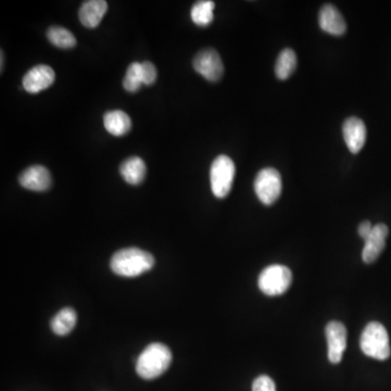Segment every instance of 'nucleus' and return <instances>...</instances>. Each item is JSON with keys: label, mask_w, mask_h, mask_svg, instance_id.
<instances>
[{"label": "nucleus", "mask_w": 391, "mask_h": 391, "mask_svg": "<svg viewBox=\"0 0 391 391\" xmlns=\"http://www.w3.org/2000/svg\"><path fill=\"white\" fill-rule=\"evenodd\" d=\"M172 352L164 344H150L138 356L136 372L144 380H154L170 368Z\"/></svg>", "instance_id": "nucleus-2"}, {"label": "nucleus", "mask_w": 391, "mask_h": 391, "mask_svg": "<svg viewBox=\"0 0 391 391\" xmlns=\"http://www.w3.org/2000/svg\"><path fill=\"white\" fill-rule=\"evenodd\" d=\"M235 172V164L230 157L222 154L212 162L210 182L212 193L217 198H225L230 193L233 186Z\"/></svg>", "instance_id": "nucleus-4"}, {"label": "nucleus", "mask_w": 391, "mask_h": 391, "mask_svg": "<svg viewBox=\"0 0 391 391\" xmlns=\"http://www.w3.org/2000/svg\"><path fill=\"white\" fill-rule=\"evenodd\" d=\"M193 69L210 81L221 79L224 73L223 62L217 50L212 48L203 49L193 58Z\"/></svg>", "instance_id": "nucleus-7"}, {"label": "nucleus", "mask_w": 391, "mask_h": 391, "mask_svg": "<svg viewBox=\"0 0 391 391\" xmlns=\"http://www.w3.org/2000/svg\"><path fill=\"white\" fill-rule=\"evenodd\" d=\"M360 348L366 356L384 361L390 356L388 332L382 324L370 322L366 326L360 338Z\"/></svg>", "instance_id": "nucleus-3"}, {"label": "nucleus", "mask_w": 391, "mask_h": 391, "mask_svg": "<svg viewBox=\"0 0 391 391\" xmlns=\"http://www.w3.org/2000/svg\"><path fill=\"white\" fill-rule=\"evenodd\" d=\"M120 174L128 184H142L146 176V164L140 157H130L120 166Z\"/></svg>", "instance_id": "nucleus-15"}, {"label": "nucleus", "mask_w": 391, "mask_h": 391, "mask_svg": "<svg viewBox=\"0 0 391 391\" xmlns=\"http://www.w3.org/2000/svg\"><path fill=\"white\" fill-rule=\"evenodd\" d=\"M103 124L106 130L113 136L125 135L132 128L130 118L122 110L108 111L103 115Z\"/></svg>", "instance_id": "nucleus-16"}, {"label": "nucleus", "mask_w": 391, "mask_h": 391, "mask_svg": "<svg viewBox=\"0 0 391 391\" xmlns=\"http://www.w3.org/2000/svg\"><path fill=\"white\" fill-rule=\"evenodd\" d=\"M252 391H276V385L270 376L261 375L254 380Z\"/></svg>", "instance_id": "nucleus-22"}, {"label": "nucleus", "mask_w": 391, "mask_h": 391, "mask_svg": "<svg viewBox=\"0 0 391 391\" xmlns=\"http://www.w3.org/2000/svg\"><path fill=\"white\" fill-rule=\"evenodd\" d=\"M215 4L210 0H203L198 1L191 8V16L193 23L198 26H208L212 23L215 19Z\"/></svg>", "instance_id": "nucleus-19"}, {"label": "nucleus", "mask_w": 391, "mask_h": 391, "mask_svg": "<svg viewBox=\"0 0 391 391\" xmlns=\"http://www.w3.org/2000/svg\"><path fill=\"white\" fill-rule=\"evenodd\" d=\"M282 177L280 172L272 168L264 169L256 175L254 191L259 200L266 205H271L280 198L282 193Z\"/></svg>", "instance_id": "nucleus-6"}, {"label": "nucleus", "mask_w": 391, "mask_h": 391, "mask_svg": "<svg viewBox=\"0 0 391 391\" xmlns=\"http://www.w3.org/2000/svg\"><path fill=\"white\" fill-rule=\"evenodd\" d=\"M154 258L149 252L140 248H125L115 252L110 261L114 274L123 277H136L152 270Z\"/></svg>", "instance_id": "nucleus-1"}, {"label": "nucleus", "mask_w": 391, "mask_h": 391, "mask_svg": "<svg viewBox=\"0 0 391 391\" xmlns=\"http://www.w3.org/2000/svg\"><path fill=\"white\" fill-rule=\"evenodd\" d=\"M326 339L329 345V360L332 364L341 361L347 348V329L337 321L329 322L325 327Z\"/></svg>", "instance_id": "nucleus-8"}, {"label": "nucleus", "mask_w": 391, "mask_h": 391, "mask_svg": "<svg viewBox=\"0 0 391 391\" xmlns=\"http://www.w3.org/2000/svg\"><path fill=\"white\" fill-rule=\"evenodd\" d=\"M19 183L28 191H48L52 186V175L45 166H33L20 174Z\"/></svg>", "instance_id": "nucleus-12"}, {"label": "nucleus", "mask_w": 391, "mask_h": 391, "mask_svg": "<svg viewBox=\"0 0 391 391\" xmlns=\"http://www.w3.org/2000/svg\"><path fill=\"white\" fill-rule=\"evenodd\" d=\"M47 38L54 46L61 49H71L76 45V38L70 30L61 26H52L47 30Z\"/></svg>", "instance_id": "nucleus-20"}, {"label": "nucleus", "mask_w": 391, "mask_h": 391, "mask_svg": "<svg viewBox=\"0 0 391 391\" xmlns=\"http://www.w3.org/2000/svg\"><path fill=\"white\" fill-rule=\"evenodd\" d=\"M144 84L142 63L133 62L128 68L123 79V87L130 93H135Z\"/></svg>", "instance_id": "nucleus-21"}, {"label": "nucleus", "mask_w": 391, "mask_h": 391, "mask_svg": "<svg viewBox=\"0 0 391 391\" xmlns=\"http://www.w3.org/2000/svg\"><path fill=\"white\" fill-rule=\"evenodd\" d=\"M342 133L350 152L358 154L361 152L366 142V126L361 119L351 117L346 120Z\"/></svg>", "instance_id": "nucleus-11"}, {"label": "nucleus", "mask_w": 391, "mask_h": 391, "mask_svg": "<svg viewBox=\"0 0 391 391\" xmlns=\"http://www.w3.org/2000/svg\"><path fill=\"white\" fill-rule=\"evenodd\" d=\"M76 322L77 315L75 310L72 307H64L55 315L50 323V327L56 335L65 336L73 331Z\"/></svg>", "instance_id": "nucleus-17"}, {"label": "nucleus", "mask_w": 391, "mask_h": 391, "mask_svg": "<svg viewBox=\"0 0 391 391\" xmlns=\"http://www.w3.org/2000/svg\"><path fill=\"white\" fill-rule=\"evenodd\" d=\"M55 77V71L49 65H35L24 75L23 89L30 94L40 93L54 84Z\"/></svg>", "instance_id": "nucleus-9"}, {"label": "nucleus", "mask_w": 391, "mask_h": 391, "mask_svg": "<svg viewBox=\"0 0 391 391\" xmlns=\"http://www.w3.org/2000/svg\"><path fill=\"white\" fill-rule=\"evenodd\" d=\"M1 63H0V68H1V71L4 70V52L1 50Z\"/></svg>", "instance_id": "nucleus-25"}, {"label": "nucleus", "mask_w": 391, "mask_h": 391, "mask_svg": "<svg viewBox=\"0 0 391 391\" xmlns=\"http://www.w3.org/2000/svg\"><path fill=\"white\" fill-rule=\"evenodd\" d=\"M142 81L144 85H152L157 79V69L154 67V63L149 62V61H144L142 63Z\"/></svg>", "instance_id": "nucleus-23"}, {"label": "nucleus", "mask_w": 391, "mask_h": 391, "mask_svg": "<svg viewBox=\"0 0 391 391\" xmlns=\"http://www.w3.org/2000/svg\"><path fill=\"white\" fill-rule=\"evenodd\" d=\"M373 227H374V226L372 225L370 221L362 222V223L358 225V235H360L362 239L366 240V238L370 236V234L372 233Z\"/></svg>", "instance_id": "nucleus-24"}, {"label": "nucleus", "mask_w": 391, "mask_h": 391, "mask_svg": "<svg viewBox=\"0 0 391 391\" xmlns=\"http://www.w3.org/2000/svg\"><path fill=\"white\" fill-rule=\"evenodd\" d=\"M319 23L324 32L329 33L331 35L341 36L347 30L344 16L339 10L331 4H326L319 11Z\"/></svg>", "instance_id": "nucleus-13"}, {"label": "nucleus", "mask_w": 391, "mask_h": 391, "mask_svg": "<svg viewBox=\"0 0 391 391\" xmlns=\"http://www.w3.org/2000/svg\"><path fill=\"white\" fill-rule=\"evenodd\" d=\"M108 10L105 0H89L79 8V21L85 28H95L101 24Z\"/></svg>", "instance_id": "nucleus-14"}, {"label": "nucleus", "mask_w": 391, "mask_h": 391, "mask_svg": "<svg viewBox=\"0 0 391 391\" xmlns=\"http://www.w3.org/2000/svg\"><path fill=\"white\" fill-rule=\"evenodd\" d=\"M388 234V226L385 225V224H376L373 227L372 233L364 240L362 259H363L366 264H370L378 260V256L384 251Z\"/></svg>", "instance_id": "nucleus-10"}, {"label": "nucleus", "mask_w": 391, "mask_h": 391, "mask_svg": "<svg viewBox=\"0 0 391 391\" xmlns=\"http://www.w3.org/2000/svg\"><path fill=\"white\" fill-rule=\"evenodd\" d=\"M296 52H293V49H283L280 54L278 55L276 64H275V74H276L277 79L284 81L291 76V74L296 70Z\"/></svg>", "instance_id": "nucleus-18"}, {"label": "nucleus", "mask_w": 391, "mask_h": 391, "mask_svg": "<svg viewBox=\"0 0 391 391\" xmlns=\"http://www.w3.org/2000/svg\"><path fill=\"white\" fill-rule=\"evenodd\" d=\"M293 282V273L287 266L273 264L261 272L259 288L266 296H280L286 293Z\"/></svg>", "instance_id": "nucleus-5"}]
</instances>
